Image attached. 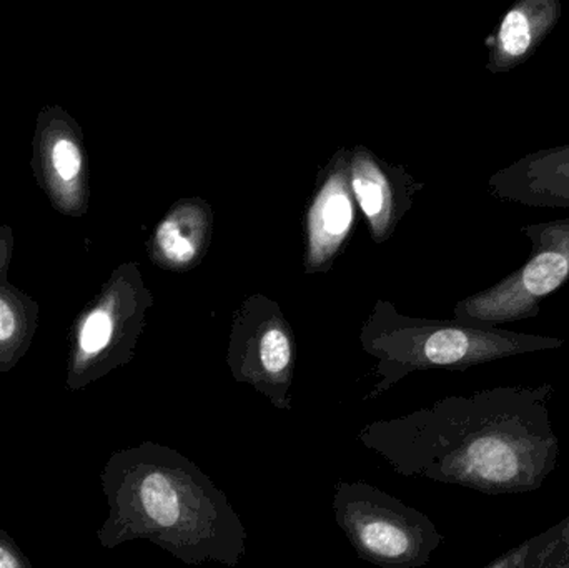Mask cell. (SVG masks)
<instances>
[{"label": "cell", "instance_id": "11", "mask_svg": "<svg viewBox=\"0 0 569 568\" xmlns=\"http://www.w3.org/2000/svg\"><path fill=\"white\" fill-rule=\"evenodd\" d=\"M351 186L361 210L370 220L375 237L383 239L393 219V192L383 170L365 150L355 153Z\"/></svg>", "mask_w": 569, "mask_h": 568}, {"label": "cell", "instance_id": "9", "mask_svg": "<svg viewBox=\"0 0 569 568\" xmlns=\"http://www.w3.org/2000/svg\"><path fill=\"white\" fill-rule=\"evenodd\" d=\"M355 209L343 163L318 190L308 216V267L327 266L353 226Z\"/></svg>", "mask_w": 569, "mask_h": 568}, {"label": "cell", "instance_id": "6", "mask_svg": "<svg viewBox=\"0 0 569 568\" xmlns=\"http://www.w3.org/2000/svg\"><path fill=\"white\" fill-rule=\"evenodd\" d=\"M229 366L236 380L252 386L277 409L291 410L295 347L283 322L239 333L230 346Z\"/></svg>", "mask_w": 569, "mask_h": 568}, {"label": "cell", "instance_id": "2", "mask_svg": "<svg viewBox=\"0 0 569 568\" xmlns=\"http://www.w3.org/2000/svg\"><path fill=\"white\" fill-rule=\"evenodd\" d=\"M102 490L109 516L97 532L112 550L146 540L189 567H237L246 557V526L229 497L189 457L142 442L107 460Z\"/></svg>", "mask_w": 569, "mask_h": 568}, {"label": "cell", "instance_id": "16", "mask_svg": "<svg viewBox=\"0 0 569 568\" xmlns=\"http://www.w3.org/2000/svg\"><path fill=\"white\" fill-rule=\"evenodd\" d=\"M528 554H530V540L518 546L517 549L498 557L487 568H523L527 566Z\"/></svg>", "mask_w": 569, "mask_h": 568}, {"label": "cell", "instance_id": "12", "mask_svg": "<svg viewBox=\"0 0 569 568\" xmlns=\"http://www.w3.org/2000/svg\"><path fill=\"white\" fill-rule=\"evenodd\" d=\"M569 566V516L540 536L530 539L528 568H561Z\"/></svg>", "mask_w": 569, "mask_h": 568}, {"label": "cell", "instance_id": "3", "mask_svg": "<svg viewBox=\"0 0 569 568\" xmlns=\"http://www.w3.org/2000/svg\"><path fill=\"white\" fill-rule=\"evenodd\" d=\"M377 357L380 382L367 399H377L415 370H465L523 353L560 349L565 340L511 330L481 329L460 322L398 323L397 329L375 330L363 339Z\"/></svg>", "mask_w": 569, "mask_h": 568}, {"label": "cell", "instance_id": "14", "mask_svg": "<svg viewBox=\"0 0 569 568\" xmlns=\"http://www.w3.org/2000/svg\"><path fill=\"white\" fill-rule=\"evenodd\" d=\"M0 568H33L16 540L0 529Z\"/></svg>", "mask_w": 569, "mask_h": 568}, {"label": "cell", "instance_id": "4", "mask_svg": "<svg viewBox=\"0 0 569 568\" xmlns=\"http://www.w3.org/2000/svg\"><path fill=\"white\" fill-rule=\"evenodd\" d=\"M333 514L357 556L375 567H425L443 544L430 517L370 484H337Z\"/></svg>", "mask_w": 569, "mask_h": 568}, {"label": "cell", "instance_id": "1", "mask_svg": "<svg viewBox=\"0 0 569 568\" xmlns=\"http://www.w3.org/2000/svg\"><path fill=\"white\" fill-rule=\"evenodd\" d=\"M553 387H497L455 396L397 419L375 420L357 439L398 476L488 496L538 490L557 469Z\"/></svg>", "mask_w": 569, "mask_h": 568}, {"label": "cell", "instance_id": "7", "mask_svg": "<svg viewBox=\"0 0 569 568\" xmlns=\"http://www.w3.org/2000/svg\"><path fill=\"white\" fill-rule=\"evenodd\" d=\"M500 202L538 209H569V143L515 160L488 180Z\"/></svg>", "mask_w": 569, "mask_h": 568}, {"label": "cell", "instance_id": "17", "mask_svg": "<svg viewBox=\"0 0 569 568\" xmlns=\"http://www.w3.org/2000/svg\"><path fill=\"white\" fill-rule=\"evenodd\" d=\"M523 568H528V567H527V566H525ZM561 568H569V566H568V567H561Z\"/></svg>", "mask_w": 569, "mask_h": 568}, {"label": "cell", "instance_id": "5", "mask_svg": "<svg viewBox=\"0 0 569 568\" xmlns=\"http://www.w3.org/2000/svg\"><path fill=\"white\" fill-rule=\"evenodd\" d=\"M531 253L510 276L467 297L455 309L457 322L495 329L503 323L537 319L541 302L569 280V219L521 227Z\"/></svg>", "mask_w": 569, "mask_h": 568}, {"label": "cell", "instance_id": "10", "mask_svg": "<svg viewBox=\"0 0 569 568\" xmlns=\"http://www.w3.org/2000/svg\"><path fill=\"white\" fill-rule=\"evenodd\" d=\"M207 230L209 223L203 207L182 203L157 229V253L173 269L192 266L206 246Z\"/></svg>", "mask_w": 569, "mask_h": 568}, {"label": "cell", "instance_id": "13", "mask_svg": "<svg viewBox=\"0 0 569 568\" xmlns=\"http://www.w3.org/2000/svg\"><path fill=\"white\" fill-rule=\"evenodd\" d=\"M52 163L60 179L72 180L79 176L82 157H80L79 147L70 140H59L53 146Z\"/></svg>", "mask_w": 569, "mask_h": 568}, {"label": "cell", "instance_id": "8", "mask_svg": "<svg viewBox=\"0 0 569 568\" xmlns=\"http://www.w3.org/2000/svg\"><path fill=\"white\" fill-rule=\"evenodd\" d=\"M563 16L560 0H520L505 13L497 32L487 37V69L507 73L523 66L548 39Z\"/></svg>", "mask_w": 569, "mask_h": 568}, {"label": "cell", "instance_id": "15", "mask_svg": "<svg viewBox=\"0 0 569 568\" xmlns=\"http://www.w3.org/2000/svg\"><path fill=\"white\" fill-rule=\"evenodd\" d=\"M17 322L12 309L6 300L0 299V352H10V343L16 339Z\"/></svg>", "mask_w": 569, "mask_h": 568}]
</instances>
